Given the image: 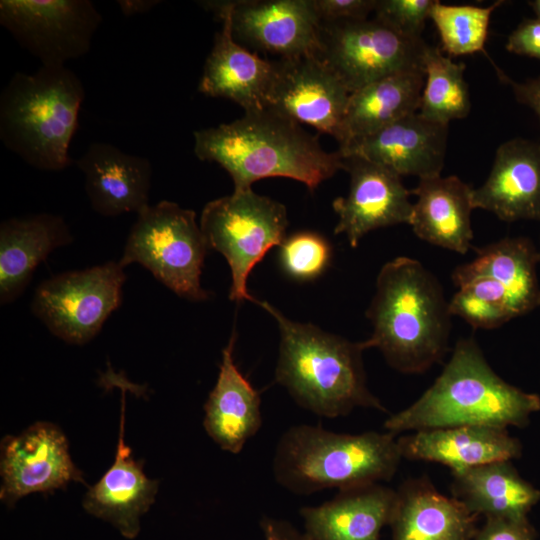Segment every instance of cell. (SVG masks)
Segmentation results:
<instances>
[{
  "mask_svg": "<svg viewBox=\"0 0 540 540\" xmlns=\"http://www.w3.org/2000/svg\"><path fill=\"white\" fill-rule=\"evenodd\" d=\"M194 142L197 158L223 167L234 190L249 189L263 178L286 177L313 191L343 169L338 150L326 152L316 135L269 108L195 131Z\"/></svg>",
  "mask_w": 540,
  "mask_h": 540,
  "instance_id": "1",
  "label": "cell"
},
{
  "mask_svg": "<svg viewBox=\"0 0 540 540\" xmlns=\"http://www.w3.org/2000/svg\"><path fill=\"white\" fill-rule=\"evenodd\" d=\"M373 332L364 343L405 374L427 371L448 348L451 314L441 285L418 260L397 257L381 268L366 313Z\"/></svg>",
  "mask_w": 540,
  "mask_h": 540,
  "instance_id": "2",
  "label": "cell"
},
{
  "mask_svg": "<svg viewBox=\"0 0 540 540\" xmlns=\"http://www.w3.org/2000/svg\"><path fill=\"white\" fill-rule=\"evenodd\" d=\"M540 410V396L503 380L473 338L460 339L434 383L409 407L390 415L386 431L397 435L462 425L524 427Z\"/></svg>",
  "mask_w": 540,
  "mask_h": 540,
  "instance_id": "3",
  "label": "cell"
},
{
  "mask_svg": "<svg viewBox=\"0 0 540 540\" xmlns=\"http://www.w3.org/2000/svg\"><path fill=\"white\" fill-rule=\"evenodd\" d=\"M256 303L276 320L280 332L275 381L300 407L325 418L346 416L356 407L387 412L367 386L364 341L292 321L266 301Z\"/></svg>",
  "mask_w": 540,
  "mask_h": 540,
  "instance_id": "4",
  "label": "cell"
},
{
  "mask_svg": "<svg viewBox=\"0 0 540 540\" xmlns=\"http://www.w3.org/2000/svg\"><path fill=\"white\" fill-rule=\"evenodd\" d=\"M395 437L388 431L347 434L320 425L292 426L275 449V480L298 495L389 481L402 458Z\"/></svg>",
  "mask_w": 540,
  "mask_h": 540,
  "instance_id": "5",
  "label": "cell"
},
{
  "mask_svg": "<svg viewBox=\"0 0 540 540\" xmlns=\"http://www.w3.org/2000/svg\"><path fill=\"white\" fill-rule=\"evenodd\" d=\"M84 98L83 83L66 66L15 73L0 96L2 143L34 168L64 170Z\"/></svg>",
  "mask_w": 540,
  "mask_h": 540,
  "instance_id": "6",
  "label": "cell"
},
{
  "mask_svg": "<svg viewBox=\"0 0 540 540\" xmlns=\"http://www.w3.org/2000/svg\"><path fill=\"white\" fill-rule=\"evenodd\" d=\"M208 249L195 212L163 200L137 214L119 262L138 263L178 296L204 301L210 292L200 277Z\"/></svg>",
  "mask_w": 540,
  "mask_h": 540,
  "instance_id": "7",
  "label": "cell"
},
{
  "mask_svg": "<svg viewBox=\"0 0 540 540\" xmlns=\"http://www.w3.org/2000/svg\"><path fill=\"white\" fill-rule=\"evenodd\" d=\"M200 228L209 248L221 253L231 270L229 298L256 302L247 290V279L264 255L285 239L286 207L252 188L208 202L201 213Z\"/></svg>",
  "mask_w": 540,
  "mask_h": 540,
  "instance_id": "8",
  "label": "cell"
},
{
  "mask_svg": "<svg viewBox=\"0 0 540 540\" xmlns=\"http://www.w3.org/2000/svg\"><path fill=\"white\" fill-rule=\"evenodd\" d=\"M427 44L374 17L322 22L317 56L350 93L398 72L423 69Z\"/></svg>",
  "mask_w": 540,
  "mask_h": 540,
  "instance_id": "9",
  "label": "cell"
},
{
  "mask_svg": "<svg viewBox=\"0 0 540 540\" xmlns=\"http://www.w3.org/2000/svg\"><path fill=\"white\" fill-rule=\"evenodd\" d=\"M124 268L109 261L50 277L35 289L31 310L53 335L69 344H86L121 305Z\"/></svg>",
  "mask_w": 540,
  "mask_h": 540,
  "instance_id": "10",
  "label": "cell"
},
{
  "mask_svg": "<svg viewBox=\"0 0 540 540\" xmlns=\"http://www.w3.org/2000/svg\"><path fill=\"white\" fill-rule=\"evenodd\" d=\"M102 16L89 0H1L0 23L42 66H65L90 50Z\"/></svg>",
  "mask_w": 540,
  "mask_h": 540,
  "instance_id": "11",
  "label": "cell"
},
{
  "mask_svg": "<svg viewBox=\"0 0 540 540\" xmlns=\"http://www.w3.org/2000/svg\"><path fill=\"white\" fill-rule=\"evenodd\" d=\"M267 108L298 124L341 138L350 91L317 55L280 59Z\"/></svg>",
  "mask_w": 540,
  "mask_h": 540,
  "instance_id": "12",
  "label": "cell"
},
{
  "mask_svg": "<svg viewBox=\"0 0 540 540\" xmlns=\"http://www.w3.org/2000/svg\"><path fill=\"white\" fill-rule=\"evenodd\" d=\"M0 449V499L8 506L31 493L85 483L71 459L66 436L53 423L36 422L19 435L5 436Z\"/></svg>",
  "mask_w": 540,
  "mask_h": 540,
  "instance_id": "13",
  "label": "cell"
},
{
  "mask_svg": "<svg viewBox=\"0 0 540 540\" xmlns=\"http://www.w3.org/2000/svg\"><path fill=\"white\" fill-rule=\"evenodd\" d=\"M343 170L350 175V188L332 203L338 215L334 233H344L351 247L372 230L410 223L412 193L399 175L358 156L343 157Z\"/></svg>",
  "mask_w": 540,
  "mask_h": 540,
  "instance_id": "14",
  "label": "cell"
},
{
  "mask_svg": "<svg viewBox=\"0 0 540 540\" xmlns=\"http://www.w3.org/2000/svg\"><path fill=\"white\" fill-rule=\"evenodd\" d=\"M235 40L280 59L317 55L321 21L311 0L231 1Z\"/></svg>",
  "mask_w": 540,
  "mask_h": 540,
  "instance_id": "15",
  "label": "cell"
},
{
  "mask_svg": "<svg viewBox=\"0 0 540 540\" xmlns=\"http://www.w3.org/2000/svg\"><path fill=\"white\" fill-rule=\"evenodd\" d=\"M222 22L213 47L206 58L198 91L227 98L245 112L267 108L275 64L241 46L234 38L231 24V1L204 2Z\"/></svg>",
  "mask_w": 540,
  "mask_h": 540,
  "instance_id": "16",
  "label": "cell"
},
{
  "mask_svg": "<svg viewBox=\"0 0 540 540\" xmlns=\"http://www.w3.org/2000/svg\"><path fill=\"white\" fill-rule=\"evenodd\" d=\"M448 125L407 115L376 132L352 141L338 151L379 164L400 177L419 179L440 175L447 148Z\"/></svg>",
  "mask_w": 540,
  "mask_h": 540,
  "instance_id": "17",
  "label": "cell"
},
{
  "mask_svg": "<svg viewBox=\"0 0 540 540\" xmlns=\"http://www.w3.org/2000/svg\"><path fill=\"white\" fill-rule=\"evenodd\" d=\"M92 209L106 217L139 213L149 206L152 166L142 156L93 142L76 161Z\"/></svg>",
  "mask_w": 540,
  "mask_h": 540,
  "instance_id": "18",
  "label": "cell"
},
{
  "mask_svg": "<svg viewBox=\"0 0 540 540\" xmlns=\"http://www.w3.org/2000/svg\"><path fill=\"white\" fill-rule=\"evenodd\" d=\"M473 204L507 222L540 220V144L520 138L501 144L485 183L473 189Z\"/></svg>",
  "mask_w": 540,
  "mask_h": 540,
  "instance_id": "19",
  "label": "cell"
},
{
  "mask_svg": "<svg viewBox=\"0 0 540 540\" xmlns=\"http://www.w3.org/2000/svg\"><path fill=\"white\" fill-rule=\"evenodd\" d=\"M120 429L115 460L100 480L89 487L83 508L89 514L110 522L121 535L134 539L140 531V517L155 502L158 480L148 478L143 463L134 460L125 444V400L122 396Z\"/></svg>",
  "mask_w": 540,
  "mask_h": 540,
  "instance_id": "20",
  "label": "cell"
},
{
  "mask_svg": "<svg viewBox=\"0 0 540 540\" xmlns=\"http://www.w3.org/2000/svg\"><path fill=\"white\" fill-rule=\"evenodd\" d=\"M402 458L439 463L452 472L521 456V442L507 428L462 425L415 431L397 439Z\"/></svg>",
  "mask_w": 540,
  "mask_h": 540,
  "instance_id": "21",
  "label": "cell"
},
{
  "mask_svg": "<svg viewBox=\"0 0 540 540\" xmlns=\"http://www.w3.org/2000/svg\"><path fill=\"white\" fill-rule=\"evenodd\" d=\"M396 502L397 491L372 483L339 490L319 506L301 508L300 515L311 540H381Z\"/></svg>",
  "mask_w": 540,
  "mask_h": 540,
  "instance_id": "22",
  "label": "cell"
},
{
  "mask_svg": "<svg viewBox=\"0 0 540 540\" xmlns=\"http://www.w3.org/2000/svg\"><path fill=\"white\" fill-rule=\"evenodd\" d=\"M73 235L59 215L40 213L14 217L0 225V301H15L36 267L52 251L69 245Z\"/></svg>",
  "mask_w": 540,
  "mask_h": 540,
  "instance_id": "23",
  "label": "cell"
},
{
  "mask_svg": "<svg viewBox=\"0 0 540 540\" xmlns=\"http://www.w3.org/2000/svg\"><path fill=\"white\" fill-rule=\"evenodd\" d=\"M235 333L222 350L215 386L204 404L203 426L224 451L239 454L262 426L260 393L234 362Z\"/></svg>",
  "mask_w": 540,
  "mask_h": 540,
  "instance_id": "24",
  "label": "cell"
},
{
  "mask_svg": "<svg viewBox=\"0 0 540 540\" xmlns=\"http://www.w3.org/2000/svg\"><path fill=\"white\" fill-rule=\"evenodd\" d=\"M411 193L417 200L413 204L409 224L417 237L466 254L473 239V188L457 176L437 175L419 179Z\"/></svg>",
  "mask_w": 540,
  "mask_h": 540,
  "instance_id": "25",
  "label": "cell"
},
{
  "mask_svg": "<svg viewBox=\"0 0 540 540\" xmlns=\"http://www.w3.org/2000/svg\"><path fill=\"white\" fill-rule=\"evenodd\" d=\"M477 515L439 493L427 478L406 480L397 490L392 540H473Z\"/></svg>",
  "mask_w": 540,
  "mask_h": 540,
  "instance_id": "26",
  "label": "cell"
},
{
  "mask_svg": "<svg viewBox=\"0 0 540 540\" xmlns=\"http://www.w3.org/2000/svg\"><path fill=\"white\" fill-rule=\"evenodd\" d=\"M539 261L529 239L508 237L479 249L471 262L455 268L452 280L456 286L475 278L489 280L505 295L515 318L540 306Z\"/></svg>",
  "mask_w": 540,
  "mask_h": 540,
  "instance_id": "27",
  "label": "cell"
},
{
  "mask_svg": "<svg viewBox=\"0 0 540 540\" xmlns=\"http://www.w3.org/2000/svg\"><path fill=\"white\" fill-rule=\"evenodd\" d=\"M424 69L398 72L350 94L339 147L419 111Z\"/></svg>",
  "mask_w": 540,
  "mask_h": 540,
  "instance_id": "28",
  "label": "cell"
},
{
  "mask_svg": "<svg viewBox=\"0 0 540 540\" xmlns=\"http://www.w3.org/2000/svg\"><path fill=\"white\" fill-rule=\"evenodd\" d=\"M452 495L471 513L525 518L540 501V490L524 480L510 460L452 472Z\"/></svg>",
  "mask_w": 540,
  "mask_h": 540,
  "instance_id": "29",
  "label": "cell"
},
{
  "mask_svg": "<svg viewBox=\"0 0 540 540\" xmlns=\"http://www.w3.org/2000/svg\"><path fill=\"white\" fill-rule=\"evenodd\" d=\"M425 82L419 113L426 119L446 124L465 118L471 109L465 64L455 62L437 47L427 45L423 56Z\"/></svg>",
  "mask_w": 540,
  "mask_h": 540,
  "instance_id": "30",
  "label": "cell"
},
{
  "mask_svg": "<svg viewBox=\"0 0 540 540\" xmlns=\"http://www.w3.org/2000/svg\"><path fill=\"white\" fill-rule=\"evenodd\" d=\"M503 1L488 7L435 2L430 19L440 36L442 50L450 56L485 53L491 14Z\"/></svg>",
  "mask_w": 540,
  "mask_h": 540,
  "instance_id": "31",
  "label": "cell"
},
{
  "mask_svg": "<svg viewBox=\"0 0 540 540\" xmlns=\"http://www.w3.org/2000/svg\"><path fill=\"white\" fill-rule=\"evenodd\" d=\"M280 262L285 272L297 280H311L327 267L331 248L321 235L302 231L284 239L280 245Z\"/></svg>",
  "mask_w": 540,
  "mask_h": 540,
  "instance_id": "32",
  "label": "cell"
},
{
  "mask_svg": "<svg viewBox=\"0 0 540 540\" xmlns=\"http://www.w3.org/2000/svg\"><path fill=\"white\" fill-rule=\"evenodd\" d=\"M436 0H377L375 17L399 33L422 38L426 20Z\"/></svg>",
  "mask_w": 540,
  "mask_h": 540,
  "instance_id": "33",
  "label": "cell"
},
{
  "mask_svg": "<svg viewBox=\"0 0 540 540\" xmlns=\"http://www.w3.org/2000/svg\"><path fill=\"white\" fill-rule=\"evenodd\" d=\"M448 309L451 316H459L475 328L492 329L512 319L503 309L485 302L463 289H459L453 295L448 302Z\"/></svg>",
  "mask_w": 540,
  "mask_h": 540,
  "instance_id": "34",
  "label": "cell"
},
{
  "mask_svg": "<svg viewBox=\"0 0 540 540\" xmlns=\"http://www.w3.org/2000/svg\"><path fill=\"white\" fill-rule=\"evenodd\" d=\"M311 4L322 23L367 19L377 0H311Z\"/></svg>",
  "mask_w": 540,
  "mask_h": 540,
  "instance_id": "35",
  "label": "cell"
},
{
  "mask_svg": "<svg viewBox=\"0 0 540 540\" xmlns=\"http://www.w3.org/2000/svg\"><path fill=\"white\" fill-rule=\"evenodd\" d=\"M536 533L527 517H486L473 540H535Z\"/></svg>",
  "mask_w": 540,
  "mask_h": 540,
  "instance_id": "36",
  "label": "cell"
},
{
  "mask_svg": "<svg viewBox=\"0 0 540 540\" xmlns=\"http://www.w3.org/2000/svg\"><path fill=\"white\" fill-rule=\"evenodd\" d=\"M506 49L540 60V20L524 19L509 35Z\"/></svg>",
  "mask_w": 540,
  "mask_h": 540,
  "instance_id": "37",
  "label": "cell"
},
{
  "mask_svg": "<svg viewBox=\"0 0 540 540\" xmlns=\"http://www.w3.org/2000/svg\"><path fill=\"white\" fill-rule=\"evenodd\" d=\"M497 71L501 80L511 86L517 101L533 109L540 121V76L525 82H515Z\"/></svg>",
  "mask_w": 540,
  "mask_h": 540,
  "instance_id": "38",
  "label": "cell"
},
{
  "mask_svg": "<svg viewBox=\"0 0 540 540\" xmlns=\"http://www.w3.org/2000/svg\"><path fill=\"white\" fill-rule=\"evenodd\" d=\"M260 526L265 540H311L305 532L300 533L285 520L264 517Z\"/></svg>",
  "mask_w": 540,
  "mask_h": 540,
  "instance_id": "39",
  "label": "cell"
},
{
  "mask_svg": "<svg viewBox=\"0 0 540 540\" xmlns=\"http://www.w3.org/2000/svg\"><path fill=\"white\" fill-rule=\"evenodd\" d=\"M123 14L127 16L149 11L157 1H118Z\"/></svg>",
  "mask_w": 540,
  "mask_h": 540,
  "instance_id": "40",
  "label": "cell"
},
{
  "mask_svg": "<svg viewBox=\"0 0 540 540\" xmlns=\"http://www.w3.org/2000/svg\"><path fill=\"white\" fill-rule=\"evenodd\" d=\"M528 4L532 7L537 19L540 20V0L529 1Z\"/></svg>",
  "mask_w": 540,
  "mask_h": 540,
  "instance_id": "41",
  "label": "cell"
}]
</instances>
